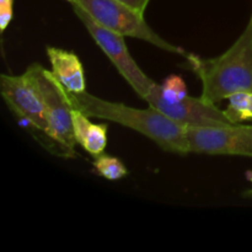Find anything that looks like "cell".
Here are the masks:
<instances>
[{
	"label": "cell",
	"mask_w": 252,
	"mask_h": 252,
	"mask_svg": "<svg viewBox=\"0 0 252 252\" xmlns=\"http://www.w3.org/2000/svg\"><path fill=\"white\" fill-rule=\"evenodd\" d=\"M66 96L71 107L81 111L88 117L107 120L137 130L157 143L165 152L180 155L189 153L184 126L152 106L145 110L128 107L123 103L98 98L86 91L70 93L66 90Z\"/></svg>",
	"instance_id": "1"
},
{
	"label": "cell",
	"mask_w": 252,
	"mask_h": 252,
	"mask_svg": "<svg viewBox=\"0 0 252 252\" xmlns=\"http://www.w3.org/2000/svg\"><path fill=\"white\" fill-rule=\"evenodd\" d=\"M189 68L202 83L201 97L217 105L240 91H252V12L233 46L221 56L202 59L187 54Z\"/></svg>",
	"instance_id": "2"
},
{
	"label": "cell",
	"mask_w": 252,
	"mask_h": 252,
	"mask_svg": "<svg viewBox=\"0 0 252 252\" xmlns=\"http://www.w3.org/2000/svg\"><path fill=\"white\" fill-rule=\"evenodd\" d=\"M42 96L48 125L46 135L51 143L59 148L61 155L66 158L76 157L75 145L78 144L74 134L71 107L66 90L53 75L39 64H32L25 71Z\"/></svg>",
	"instance_id": "3"
},
{
	"label": "cell",
	"mask_w": 252,
	"mask_h": 252,
	"mask_svg": "<svg viewBox=\"0 0 252 252\" xmlns=\"http://www.w3.org/2000/svg\"><path fill=\"white\" fill-rule=\"evenodd\" d=\"M66 1L71 6L75 5L81 7L98 24L121 33L122 36L143 39L164 51L182 54L185 57L187 56L184 49L169 43L159 34L155 33L145 22L144 15L139 14L118 0H66Z\"/></svg>",
	"instance_id": "4"
},
{
	"label": "cell",
	"mask_w": 252,
	"mask_h": 252,
	"mask_svg": "<svg viewBox=\"0 0 252 252\" xmlns=\"http://www.w3.org/2000/svg\"><path fill=\"white\" fill-rule=\"evenodd\" d=\"M73 10L78 19L83 22L89 33L95 39L96 44L108 57L118 73L132 86L133 90L142 98L147 97L148 94L155 85L154 81L138 66L130 56L125 42V36L102 26L93 19L85 10L73 5Z\"/></svg>",
	"instance_id": "5"
},
{
	"label": "cell",
	"mask_w": 252,
	"mask_h": 252,
	"mask_svg": "<svg viewBox=\"0 0 252 252\" xmlns=\"http://www.w3.org/2000/svg\"><path fill=\"white\" fill-rule=\"evenodd\" d=\"M189 153L252 157V125L186 126Z\"/></svg>",
	"instance_id": "6"
},
{
	"label": "cell",
	"mask_w": 252,
	"mask_h": 252,
	"mask_svg": "<svg viewBox=\"0 0 252 252\" xmlns=\"http://www.w3.org/2000/svg\"><path fill=\"white\" fill-rule=\"evenodd\" d=\"M1 95L9 110L17 118L41 130L46 135L48 125L42 96L32 79L24 73L22 75L0 76Z\"/></svg>",
	"instance_id": "7"
},
{
	"label": "cell",
	"mask_w": 252,
	"mask_h": 252,
	"mask_svg": "<svg viewBox=\"0 0 252 252\" xmlns=\"http://www.w3.org/2000/svg\"><path fill=\"white\" fill-rule=\"evenodd\" d=\"M144 100L149 103V106L161 111L164 115L184 127L233 125L224 111L219 110L217 105L207 102L202 97H191L187 95L179 102H167L160 94L158 84L153 86Z\"/></svg>",
	"instance_id": "8"
},
{
	"label": "cell",
	"mask_w": 252,
	"mask_h": 252,
	"mask_svg": "<svg viewBox=\"0 0 252 252\" xmlns=\"http://www.w3.org/2000/svg\"><path fill=\"white\" fill-rule=\"evenodd\" d=\"M47 56L52 64V73L66 90L70 93L85 91V74L78 56L56 47H47Z\"/></svg>",
	"instance_id": "9"
},
{
	"label": "cell",
	"mask_w": 252,
	"mask_h": 252,
	"mask_svg": "<svg viewBox=\"0 0 252 252\" xmlns=\"http://www.w3.org/2000/svg\"><path fill=\"white\" fill-rule=\"evenodd\" d=\"M76 143L94 158L102 154L107 145V125H95L81 111L71 110Z\"/></svg>",
	"instance_id": "10"
},
{
	"label": "cell",
	"mask_w": 252,
	"mask_h": 252,
	"mask_svg": "<svg viewBox=\"0 0 252 252\" xmlns=\"http://www.w3.org/2000/svg\"><path fill=\"white\" fill-rule=\"evenodd\" d=\"M228 100L229 106L224 112L231 123L252 121V91L233 94Z\"/></svg>",
	"instance_id": "11"
},
{
	"label": "cell",
	"mask_w": 252,
	"mask_h": 252,
	"mask_svg": "<svg viewBox=\"0 0 252 252\" xmlns=\"http://www.w3.org/2000/svg\"><path fill=\"white\" fill-rule=\"evenodd\" d=\"M94 167L100 176L110 180V181H117L123 179L128 175V170L123 165L120 159L108 155L100 154L94 160Z\"/></svg>",
	"instance_id": "12"
},
{
	"label": "cell",
	"mask_w": 252,
	"mask_h": 252,
	"mask_svg": "<svg viewBox=\"0 0 252 252\" xmlns=\"http://www.w3.org/2000/svg\"><path fill=\"white\" fill-rule=\"evenodd\" d=\"M159 89L161 96L167 102H179L189 95L186 84L177 75H171L165 79L164 83L159 85Z\"/></svg>",
	"instance_id": "13"
},
{
	"label": "cell",
	"mask_w": 252,
	"mask_h": 252,
	"mask_svg": "<svg viewBox=\"0 0 252 252\" xmlns=\"http://www.w3.org/2000/svg\"><path fill=\"white\" fill-rule=\"evenodd\" d=\"M14 0H0V30L4 32L12 20Z\"/></svg>",
	"instance_id": "14"
},
{
	"label": "cell",
	"mask_w": 252,
	"mask_h": 252,
	"mask_svg": "<svg viewBox=\"0 0 252 252\" xmlns=\"http://www.w3.org/2000/svg\"><path fill=\"white\" fill-rule=\"evenodd\" d=\"M118 1L128 5V6L132 7V9L135 10L137 12L144 15L145 10H147L148 5H149L150 0H118Z\"/></svg>",
	"instance_id": "15"
},
{
	"label": "cell",
	"mask_w": 252,
	"mask_h": 252,
	"mask_svg": "<svg viewBox=\"0 0 252 252\" xmlns=\"http://www.w3.org/2000/svg\"><path fill=\"white\" fill-rule=\"evenodd\" d=\"M246 177H248V180H249V181L252 182V171H249L248 174H246ZM250 193L252 194V189H251V191H250Z\"/></svg>",
	"instance_id": "16"
}]
</instances>
